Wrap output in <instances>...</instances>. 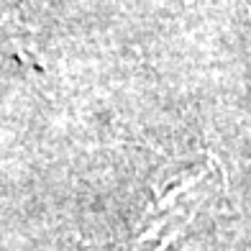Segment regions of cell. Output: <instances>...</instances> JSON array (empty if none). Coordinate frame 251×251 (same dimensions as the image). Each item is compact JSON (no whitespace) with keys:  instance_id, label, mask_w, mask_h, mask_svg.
Segmentation results:
<instances>
[{"instance_id":"1","label":"cell","mask_w":251,"mask_h":251,"mask_svg":"<svg viewBox=\"0 0 251 251\" xmlns=\"http://www.w3.org/2000/svg\"><path fill=\"white\" fill-rule=\"evenodd\" d=\"M226 185V172L213 154L172 169L154 190L144 218L136 223L128 251H167Z\"/></svg>"},{"instance_id":"2","label":"cell","mask_w":251,"mask_h":251,"mask_svg":"<svg viewBox=\"0 0 251 251\" xmlns=\"http://www.w3.org/2000/svg\"><path fill=\"white\" fill-rule=\"evenodd\" d=\"M0 49L18 59L24 67H31V70L41 67L21 0H0Z\"/></svg>"}]
</instances>
